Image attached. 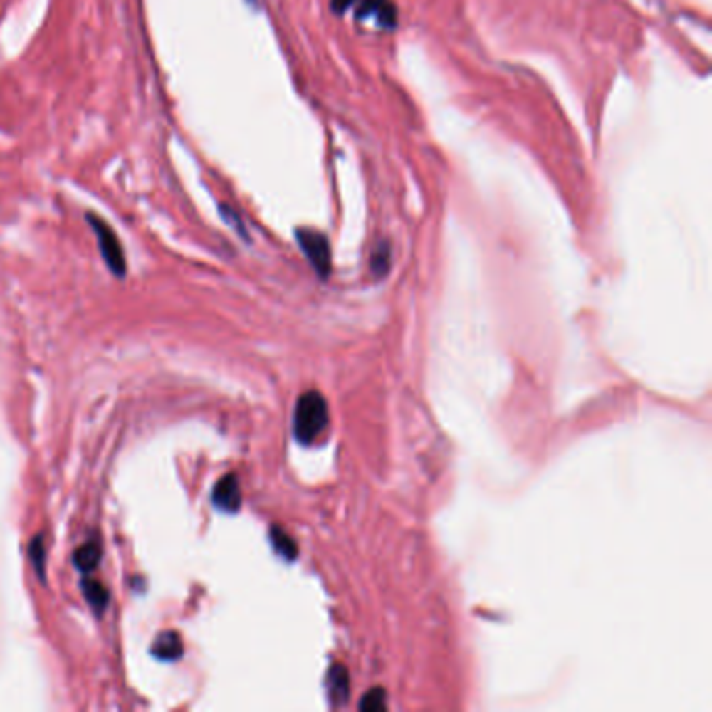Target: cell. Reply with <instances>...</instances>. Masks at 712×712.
I'll use <instances>...</instances> for the list:
<instances>
[{
	"mask_svg": "<svg viewBox=\"0 0 712 712\" xmlns=\"http://www.w3.org/2000/svg\"><path fill=\"white\" fill-rule=\"evenodd\" d=\"M328 426V405L318 391H308L299 397L293 416V434L301 445H310Z\"/></svg>",
	"mask_w": 712,
	"mask_h": 712,
	"instance_id": "6da1fadb",
	"label": "cell"
},
{
	"mask_svg": "<svg viewBox=\"0 0 712 712\" xmlns=\"http://www.w3.org/2000/svg\"><path fill=\"white\" fill-rule=\"evenodd\" d=\"M90 228L94 230L96 234V243H98V248H100V255L107 263V268L117 276V278H124L125 276V255H124V247L117 239V234L113 232V228L100 219L98 216L94 214H88L86 216Z\"/></svg>",
	"mask_w": 712,
	"mask_h": 712,
	"instance_id": "7a4b0ae2",
	"label": "cell"
},
{
	"mask_svg": "<svg viewBox=\"0 0 712 712\" xmlns=\"http://www.w3.org/2000/svg\"><path fill=\"white\" fill-rule=\"evenodd\" d=\"M297 241H299L301 251L305 253V257L310 259L313 270L318 272V276L326 278L330 274V245H328V239L322 232L301 228V230H297Z\"/></svg>",
	"mask_w": 712,
	"mask_h": 712,
	"instance_id": "3957f363",
	"label": "cell"
},
{
	"mask_svg": "<svg viewBox=\"0 0 712 712\" xmlns=\"http://www.w3.org/2000/svg\"><path fill=\"white\" fill-rule=\"evenodd\" d=\"M211 501L217 510L228 512V514H234L241 510L243 496H241V485H239L236 474H226L221 481H217L214 493H211Z\"/></svg>",
	"mask_w": 712,
	"mask_h": 712,
	"instance_id": "277c9868",
	"label": "cell"
},
{
	"mask_svg": "<svg viewBox=\"0 0 712 712\" xmlns=\"http://www.w3.org/2000/svg\"><path fill=\"white\" fill-rule=\"evenodd\" d=\"M151 654L159 658V660H178L182 654H184V648H182V639L176 631H165L157 637L153 642V648H151Z\"/></svg>",
	"mask_w": 712,
	"mask_h": 712,
	"instance_id": "5b68a950",
	"label": "cell"
},
{
	"mask_svg": "<svg viewBox=\"0 0 712 712\" xmlns=\"http://www.w3.org/2000/svg\"><path fill=\"white\" fill-rule=\"evenodd\" d=\"M98 562H100V545L96 539L86 541L82 548L73 552V564L82 575H90L93 570H96Z\"/></svg>",
	"mask_w": 712,
	"mask_h": 712,
	"instance_id": "8992f818",
	"label": "cell"
},
{
	"mask_svg": "<svg viewBox=\"0 0 712 712\" xmlns=\"http://www.w3.org/2000/svg\"><path fill=\"white\" fill-rule=\"evenodd\" d=\"M326 685H328V693L333 704H341L347 700L349 696V679H347V671L342 666H333L330 673L326 675Z\"/></svg>",
	"mask_w": 712,
	"mask_h": 712,
	"instance_id": "52a82bcc",
	"label": "cell"
},
{
	"mask_svg": "<svg viewBox=\"0 0 712 712\" xmlns=\"http://www.w3.org/2000/svg\"><path fill=\"white\" fill-rule=\"evenodd\" d=\"M82 591H84V597L86 602L93 606V610L96 614H103L107 604H109V591L103 583L98 581H93V579H84L82 581Z\"/></svg>",
	"mask_w": 712,
	"mask_h": 712,
	"instance_id": "ba28073f",
	"label": "cell"
},
{
	"mask_svg": "<svg viewBox=\"0 0 712 712\" xmlns=\"http://www.w3.org/2000/svg\"><path fill=\"white\" fill-rule=\"evenodd\" d=\"M30 562L33 566V570L38 572L40 581H46V570H44V562H46V548H44V535H36L30 543Z\"/></svg>",
	"mask_w": 712,
	"mask_h": 712,
	"instance_id": "9c48e42d",
	"label": "cell"
},
{
	"mask_svg": "<svg viewBox=\"0 0 712 712\" xmlns=\"http://www.w3.org/2000/svg\"><path fill=\"white\" fill-rule=\"evenodd\" d=\"M270 539H272V545H274V550L278 552L280 556L286 557V560L297 557V543H295L284 530H280L278 527H274L270 530Z\"/></svg>",
	"mask_w": 712,
	"mask_h": 712,
	"instance_id": "30bf717a",
	"label": "cell"
},
{
	"mask_svg": "<svg viewBox=\"0 0 712 712\" xmlns=\"http://www.w3.org/2000/svg\"><path fill=\"white\" fill-rule=\"evenodd\" d=\"M389 261H391V248H389V243H380L376 251L372 253V272L376 276H382L387 274L389 270Z\"/></svg>",
	"mask_w": 712,
	"mask_h": 712,
	"instance_id": "8fae6325",
	"label": "cell"
},
{
	"mask_svg": "<svg viewBox=\"0 0 712 712\" xmlns=\"http://www.w3.org/2000/svg\"><path fill=\"white\" fill-rule=\"evenodd\" d=\"M360 708L362 711H384L387 708V698H384V691L382 689H370L364 700L360 702Z\"/></svg>",
	"mask_w": 712,
	"mask_h": 712,
	"instance_id": "7c38bea8",
	"label": "cell"
},
{
	"mask_svg": "<svg viewBox=\"0 0 712 712\" xmlns=\"http://www.w3.org/2000/svg\"><path fill=\"white\" fill-rule=\"evenodd\" d=\"M384 2H389V0H362V4L357 9V19H366L370 15H376L384 6Z\"/></svg>",
	"mask_w": 712,
	"mask_h": 712,
	"instance_id": "4fadbf2b",
	"label": "cell"
},
{
	"mask_svg": "<svg viewBox=\"0 0 712 712\" xmlns=\"http://www.w3.org/2000/svg\"><path fill=\"white\" fill-rule=\"evenodd\" d=\"M219 211H221V216L226 217V221H230V224H232V226H234V228H239V232H241V234H243V239H247V230H245V228H243V224H241V221H239V216H234V214H232V209H230V207H226V205H221V207H219Z\"/></svg>",
	"mask_w": 712,
	"mask_h": 712,
	"instance_id": "5bb4252c",
	"label": "cell"
},
{
	"mask_svg": "<svg viewBox=\"0 0 712 712\" xmlns=\"http://www.w3.org/2000/svg\"><path fill=\"white\" fill-rule=\"evenodd\" d=\"M357 0H333V11L335 13H345L351 4H355Z\"/></svg>",
	"mask_w": 712,
	"mask_h": 712,
	"instance_id": "9a60e30c",
	"label": "cell"
},
{
	"mask_svg": "<svg viewBox=\"0 0 712 712\" xmlns=\"http://www.w3.org/2000/svg\"><path fill=\"white\" fill-rule=\"evenodd\" d=\"M251 2H255V0H251Z\"/></svg>",
	"mask_w": 712,
	"mask_h": 712,
	"instance_id": "2e32d148",
	"label": "cell"
}]
</instances>
